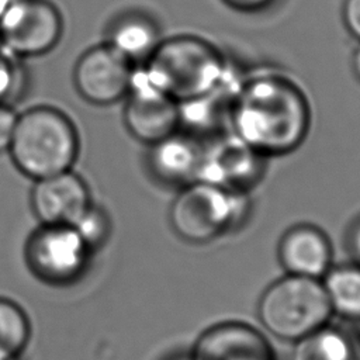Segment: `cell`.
<instances>
[{
    "mask_svg": "<svg viewBox=\"0 0 360 360\" xmlns=\"http://www.w3.org/2000/svg\"><path fill=\"white\" fill-rule=\"evenodd\" d=\"M80 152V135L73 120L48 104L18 112L7 155L25 177L39 180L73 169Z\"/></svg>",
    "mask_w": 360,
    "mask_h": 360,
    "instance_id": "7a4b0ae2",
    "label": "cell"
},
{
    "mask_svg": "<svg viewBox=\"0 0 360 360\" xmlns=\"http://www.w3.org/2000/svg\"><path fill=\"white\" fill-rule=\"evenodd\" d=\"M72 226L90 246L98 243L107 235L108 219L103 210L90 204V207L80 215V218Z\"/></svg>",
    "mask_w": 360,
    "mask_h": 360,
    "instance_id": "44dd1931",
    "label": "cell"
},
{
    "mask_svg": "<svg viewBox=\"0 0 360 360\" xmlns=\"http://www.w3.org/2000/svg\"><path fill=\"white\" fill-rule=\"evenodd\" d=\"M134 65L108 44L87 48L75 62L72 80L82 100L105 107L124 100L128 94Z\"/></svg>",
    "mask_w": 360,
    "mask_h": 360,
    "instance_id": "52a82bcc",
    "label": "cell"
},
{
    "mask_svg": "<svg viewBox=\"0 0 360 360\" xmlns=\"http://www.w3.org/2000/svg\"><path fill=\"white\" fill-rule=\"evenodd\" d=\"M63 31V15L51 0H13L0 17V45L18 59L49 53Z\"/></svg>",
    "mask_w": 360,
    "mask_h": 360,
    "instance_id": "8992f818",
    "label": "cell"
},
{
    "mask_svg": "<svg viewBox=\"0 0 360 360\" xmlns=\"http://www.w3.org/2000/svg\"><path fill=\"white\" fill-rule=\"evenodd\" d=\"M229 127L266 158L287 155L308 135L309 101L288 76L256 73L242 80L232 104Z\"/></svg>",
    "mask_w": 360,
    "mask_h": 360,
    "instance_id": "6da1fadb",
    "label": "cell"
},
{
    "mask_svg": "<svg viewBox=\"0 0 360 360\" xmlns=\"http://www.w3.org/2000/svg\"><path fill=\"white\" fill-rule=\"evenodd\" d=\"M345 27L360 44V0H345L342 7Z\"/></svg>",
    "mask_w": 360,
    "mask_h": 360,
    "instance_id": "603a6c76",
    "label": "cell"
},
{
    "mask_svg": "<svg viewBox=\"0 0 360 360\" xmlns=\"http://www.w3.org/2000/svg\"><path fill=\"white\" fill-rule=\"evenodd\" d=\"M352 65H353V70H354L356 77L360 80V44H359V48L353 53V63Z\"/></svg>",
    "mask_w": 360,
    "mask_h": 360,
    "instance_id": "d4e9b609",
    "label": "cell"
},
{
    "mask_svg": "<svg viewBox=\"0 0 360 360\" xmlns=\"http://www.w3.org/2000/svg\"><path fill=\"white\" fill-rule=\"evenodd\" d=\"M30 204L42 225H73L90 207V190L73 169L34 180Z\"/></svg>",
    "mask_w": 360,
    "mask_h": 360,
    "instance_id": "8fae6325",
    "label": "cell"
},
{
    "mask_svg": "<svg viewBox=\"0 0 360 360\" xmlns=\"http://www.w3.org/2000/svg\"><path fill=\"white\" fill-rule=\"evenodd\" d=\"M278 259L292 276L318 278L330 264V245L316 228L301 225L290 229L278 246Z\"/></svg>",
    "mask_w": 360,
    "mask_h": 360,
    "instance_id": "9a60e30c",
    "label": "cell"
},
{
    "mask_svg": "<svg viewBox=\"0 0 360 360\" xmlns=\"http://www.w3.org/2000/svg\"><path fill=\"white\" fill-rule=\"evenodd\" d=\"M13 0H0V17L3 15V13L6 11V8L10 6Z\"/></svg>",
    "mask_w": 360,
    "mask_h": 360,
    "instance_id": "4316f807",
    "label": "cell"
},
{
    "mask_svg": "<svg viewBox=\"0 0 360 360\" xmlns=\"http://www.w3.org/2000/svg\"><path fill=\"white\" fill-rule=\"evenodd\" d=\"M228 7L240 13H257L266 10L276 0H222Z\"/></svg>",
    "mask_w": 360,
    "mask_h": 360,
    "instance_id": "cb8c5ba5",
    "label": "cell"
},
{
    "mask_svg": "<svg viewBox=\"0 0 360 360\" xmlns=\"http://www.w3.org/2000/svg\"><path fill=\"white\" fill-rule=\"evenodd\" d=\"M0 360H4V359H0Z\"/></svg>",
    "mask_w": 360,
    "mask_h": 360,
    "instance_id": "83f0119b",
    "label": "cell"
},
{
    "mask_svg": "<svg viewBox=\"0 0 360 360\" xmlns=\"http://www.w3.org/2000/svg\"><path fill=\"white\" fill-rule=\"evenodd\" d=\"M162 41L156 22L142 13L129 11L117 17L107 30L105 44L134 66L142 65Z\"/></svg>",
    "mask_w": 360,
    "mask_h": 360,
    "instance_id": "2e32d148",
    "label": "cell"
},
{
    "mask_svg": "<svg viewBox=\"0 0 360 360\" xmlns=\"http://www.w3.org/2000/svg\"><path fill=\"white\" fill-rule=\"evenodd\" d=\"M266 156L260 155L233 132H224L204 143L200 181L243 191L255 184L264 170Z\"/></svg>",
    "mask_w": 360,
    "mask_h": 360,
    "instance_id": "9c48e42d",
    "label": "cell"
},
{
    "mask_svg": "<svg viewBox=\"0 0 360 360\" xmlns=\"http://www.w3.org/2000/svg\"><path fill=\"white\" fill-rule=\"evenodd\" d=\"M136 66L158 89L177 103L211 91L231 69L219 49L194 35L162 39L149 59Z\"/></svg>",
    "mask_w": 360,
    "mask_h": 360,
    "instance_id": "3957f363",
    "label": "cell"
},
{
    "mask_svg": "<svg viewBox=\"0 0 360 360\" xmlns=\"http://www.w3.org/2000/svg\"><path fill=\"white\" fill-rule=\"evenodd\" d=\"M17 117L18 112L14 105L0 103V155L7 153L10 148Z\"/></svg>",
    "mask_w": 360,
    "mask_h": 360,
    "instance_id": "7402d4cb",
    "label": "cell"
},
{
    "mask_svg": "<svg viewBox=\"0 0 360 360\" xmlns=\"http://www.w3.org/2000/svg\"><path fill=\"white\" fill-rule=\"evenodd\" d=\"M89 245L70 225H42L27 246L30 267L42 280L66 283L73 280L86 263Z\"/></svg>",
    "mask_w": 360,
    "mask_h": 360,
    "instance_id": "30bf717a",
    "label": "cell"
},
{
    "mask_svg": "<svg viewBox=\"0 0 360 360\" xmlns=\"http://www.w3.org/2000/svg\"><path fill=\"white\" fill-rule=\"evenodd\" d=\"M243 191L226 190L205 181L183 186L170 207L174 231L190 242H207L229 226L245 212Z\"/></svg>",
    "mask_w": 360,
    "mask_h": 360,
    "instance_id": "5b68a950",
    "label": "cell"
},
{
    "mask_svg": "<svg viewBox=\"0 0 360 360\" xmlns=\"http://www.w3.org/2000/svg\"><path fill=\"white\" fill-rule=\"evenodd\" d=\"M292 360H353L354 352L347 338L329 328H319L315 332L297 340Z\"/></svg>",
    "mask_w": 360,
    "mask_h": 360,
    "instance_id": "ac0fdd59",
    "label": "cell"
},
{
    "mask_svg": "<svg viewBox=\"0 0 360 360\" xmlns=\"http://www.w3.org/2000/svg\"><path fill=\"white\" fill-rule=\"evenodd\" d=\"M30 338V323L14 302L0 298V359L15 360Z\"/></svg>",
    "mask_w": 360,
    "mask_h": 360,
    "instance_id": "d6986e66",
    "label": "cell"
},
{
    "mask_svg": "<svg viewBox=\"0 0 360 360\" xmlns=\"http://www.w3.org/2000/svg\"><path fill=\"white\" fill-rule=\"evenodd\" d=\"M353 246H354V252H356L357 257L360 259V226H359L357 231L354 232V236H353Z\"/></svg>",
    "mask_w": 360,
    "mask_h": 360,
    "instance_id": "484cf974",
    "label": "cell"
},
{
    "mask_svg": "<svg viewBox=\"0 0 360 360\" xmlns=\"http://www.w3.org/2000/svg\"><path fill=\"white\" fill-rule=\"evenodd\" d=\"M330 314L323 284L312 277L290 274L270 285L259 302L264 328L287 340H300L322 328Z\"/></svg>",
    "mask_w": 360,
    "mask_h": 360,
    "instance_id": "277c9868",
    "label": "cell"
},
{
    "mask_svg": "<svg viewBox=\"0 0 360 360\" xmlns=\"http://www.w3.org/2000/svg\"><path fill=\"white\" fill-rule=\"evenodd\" d=\"M202 150L201 139L179 129L149 146L148 166L158 180L186 186L198 179Z\"/></svg>",
    "mask_w": 360,
    "mask_h": 360,
    "instance_id": "4fadbf2b",
    "label": "cell"
},
{
    "mask_svg": "<svg viewBox=\"0 0 360 360\" xmlns=\"http://www.w3.org/2000/svg\"><path fill=\"white\" fill-rule=\"evenodd\" d=\"M21 60L0 45V103L14 105L24 98L28 89V72Z\"/></svg>",
    "mask_w": 360,
    "mask_h": 360,
    "instance_id": "ffe728a7",
    "label": "cell"
},
{
    "mask_svg": "<svg viewBox=\"0 0 360 360\" xmlns=\"http://www.w3.org/2000/svg\"><path fill=\"white\" fill-rule=\"evenodd\" d=\"M193 360H273L267 340L253 328L228 322L202 333Z\"/></svg>",
    "mask_w": 360,
    "mask_h": 360,
    "instance_id": "5bb4252c",
    "label": "cell"
},
{
    "mask_svg": "<svg viewBox=\"0 0 360 360\" xmlns=\"http://www.w3.org/2000/svg\"><path fill=\"white\" fill-rule=\"evenodd\" d=\"M122 120L131 136L150 146L179 131V103L158 89L143 70L135 66L124 98Z\"/></svg>",
    "mask_w": 360,
    "mask_h": 360,
    "instance_id": "ba28073f",
    "label": "cell"
},
{
    "mask_svg": "<svg viewBox=\"0 0 360 360\" xmlns=\"http://www.w3.org/2000/svg\"><path fill=\"white\" fill-rule=\"evenodd\" d=\"M243 79L231 68L225 79L211 91L179 103V129L198 139L221 135L231 122V110Z\"/></svg>",
    "mask_w": 360,
    "mask_h": 360,
    "instance_id": "7c38bea8",
    "label": "cell"
},
{
    "mask_svg": "<svg viewBox=\"0 0 360 360\" xmlns=\"http://www.w3.org/2000/svg\"><path fill=\"white\" fill-rule=\"evenodd\" d=\"M323 288L332 311L350 319H360V267L340 266L326 271Z\"/></svg>",
    "mask_w": 360,
    "mask_h": 360,
    "instance_id": "e0dca14e",
    "label": "cell"
}]
</instances>
